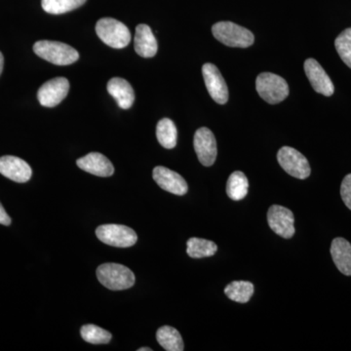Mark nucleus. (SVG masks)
I'll list each match as a JSON object with an SVG mask.
<instances>
[{"mask_svg": "<svg viewBox=\"0 0 351 351\" xmlns=\"http://www.w3.org/2000/svg\"><path fill=\"white\" fill-rule=\"evenodd\" d=\"M34 51L41 59L57 66H68L80 59L75 48L59 41L39 40L34 43Z\"/></svg>", "mask_w": 351, "mask_h": 351, "instance_id": "obj_1", "label": "nucleus"}, {"mask_svg": "<svg viewBox=\"0 0 351 351\" xmlns=\"http://www.w3.org/2000/svg\"><path fill=\"white\" fill-rule=\"evenodd\" d=\"M97 277L101 285L112 291L126 290L135 284V276L132 270L119 263L101 265L97 269Z\"/></svg>", "mask_w": 351, "mask_h": 351, "instance_id": "obj_2", "label": "nucleus"}, {"mask_svg": "<svg viewBox=\"0 0 351 351\" xmlns=\"http://www.w3.org/2000/svg\"><path fill=\"white\" fill-rule=\"evenodd\" d=\"M215 38L230 47L247 48L253 45L255 38L249 29L232 22H219L212 27Z\"/></svg>", "mask_w": 351, "mask_h": 351, "instance_id": "obj_3", "label": "nucleus"}, {"mask_svg": "<svg viewBox=\"0 0 351 351\" xmlns=\"http://www.w3.org/2000/svg\"><path fill=\"white\" fill-rule=\"evenodd\" d=\"M96 32L104 43L114 49L126 47L131 41V32L128 27L112 18L99 20L96 25Z\"/></svg>", "mask_w": 351, "mask_h": 351, "instance_id": "obj_4", "label": "nucleus"}, {"mask_svg": "<svg viewBox=\"0 0 351 351\" xmlns=\"http://www.w3.org/2000/svg\"><path fill=\"white\" fill-rule=\"evenodd\" d=\"M256 89L263 100L271 105L281 103L289 96V85L281 76L263 73L256 80Z\"/></svg>", "mask_w": 351, "mask_h": 351, "instance_id": "obj_5", "label": "nucleus"}, {"mask_svg": "<svg viewBox=\"0 0 351 351\" xmlns=\"http://www.w3.org/2000/svg\"><path fill=\"white\" fill-rule=\"evenodd\" d=\"M96 235L103 243L117 248H128L138 241L137 233L132 228L114 223L99 226L96 230Z\"/></svg>", "mask_w": 351, "mask_h": 351, "instance_id": "obj_6", "label": "nucleus"}, {"mask_svg": "<svg viewBox=\"0 0 351 351\" xmlns=\"http://www.w3.org/2000/svg\"><path fill=\"white\" fill-rule=\"evenodd\" d=\"M277 160L285 172L292 177L304 180L311 176V169L308 161L301 152L293 147H281L277 154Z\"/></svg>", "mask_w": 351, "mask_h": 351, "instance_id": "obj_7", "label": "nucleus"}, {"mask_svg": "<svg viewBox=\"0 0 351 351\" xmlns=\"http://www.w3.org/2000/svg\"><path fill=\"white\" fill-rule=\"evenodd\" d=\"M267 223L269 228L279 237L285 239L294 237V214L288 208L280 205H272L267 212Z\"/></svg>", "mask_w": 351, "mask_h": 351, "instance_id": "obj_8", "label": "nucleus"}, {"mask_svg": "<svg viewBox=\"0 0 351 351\" xmlns=\"http://www.w3.org/2000/svg\"><path fill=\"white\" fill-rule=\"evenodd\" d=\"M193 147H195L196 154L198 159L203 166L213 165L216 161L217 149L216 138H215L213 132L206 127L198 129L195 132V138H193Z\"/></svg>", "mask_w": 351, "mask_h": 351, "instance_id": "obj_9", "label": "nucleus"}, {"mask_svg": "<svg viewBox=\"0 0 351 351\" xmlns=\"http://www.w3.org/2000/svg\"><path fill=\"white\" fill-rule=\"evenodd\" d=\"M69 82L66 77H56L39 88L38 99L41 106L54 108L68 96Z\"/></svg>", "mask_w": 351, "mask_h": 351, "instance_id": "obj_10", "label": "nucleus"}, {"mask_svg": "<svg viewBox=\"0 0 351 351\" xmlns=\"http://www.w3.org/2000/svg\"><path fill=\"white\" fill-rule=\"evenodd\" d=\"M202 75L210 96L219 105H225L228 101V85L219 69L213 64H203Z\"/></svg>", "mask_w": 351, "mask_h": 351, "instance_id": "obj_11", "label": "nucleus"}, {"mask_svg": "<svg viewBox=\"0 0 351 351\" xmlns=\"http://www.w3.org/2000/svg\"><path fill=\"white\" fill-rule=\"evenodd\" d=\"M152 177L156 184L168 193L176 195H184L188 193L189 186L186 180L168 168L157 166L152 172Z\"/></svg>", "mask_w": 351, "mask_h": 351, "instance_id": "obj_12", "label": "nucleus"}, {"mask_svg": "<svg viewBox=\"0 0 351 351\" xmlns=\"http://www.w3.org/2000/svg\"><path fill=\"white\" fill-rule=\"evenodd\" d=\"M304 71H306L307 78H308L314 91L326 97L332 96L334 94L335 86L331 78L316 60L307 59L304 62Z\"/></svg>", "mask_w": 351, "mask_h": 351, "instance_id": "obj_13", "label": "nucleus"}, {"mask_svg": "<svg viewBox=\"0 0 351 351\" xmlns=\"http://www.w3.org/2000/svg\"><path fill=\"white\" fill-rule=\"evenodd\" d=\"M0 174L16 182H27L31 180V166L19 157L6 156L0 157Z\"/></svg>", "mask_w": 351, "mask_h": 351, "instance_id": "obj_14", "label": "nucleus"}, {"mask_svg": "<svg viewBox=\"0 0 351 351\" xmlns=\"http://www.w3.org/2000/svg\"><path fill=\"white\" fill-rule=\"evenodd\" d=\"M76 164L80 169L98 177H110L114 173V167L110 160L99 152H90L77 159Z\"/></svg>", "mask_w": 351, "mask_h": 351, "instance_id": "obj_15", "label": "nucleus"}, {"mask_svg": "<svg viewBox=\"0 0 351 351\" xmlns=\"http://www.w3.org/2000/svg\"><path fill=\"white\" fill-rule=\"evenodd\" d=\"M134 45L138 56L152 58L156 56L158 46L154 32L147 25L141 24L136 27Z\"/></svg>", "mask_w": 351, "mask_h": 351, "instance_id": "obj_16", "label": "nucleus"}, {"mask_svg": "<svg viewBox=\"0 0 351 351\" xmlns=\"http://www.w3.org/2000/svg\"><path fill=\"white\" fill-rule=\"evenodd\" d=\"M108 92L115 99L120 108L128 110L133 106L135 93L130 83L123 78H112L108 83Z\"/></svg>", "mask_w": 351, "mask_h": 351, "instance_id": "obj_17", "label": "nucleus"}, {"mask_svg": "<svg viewBox=\"0 0 351 351\" xmlns=\"http://www.w3.org/2000/svg\"><path fill=\"white\" fill-rule=\"evenodd\" d=\"M331 255L335 265L341 274L351 276V244L343 237L332 241Z\"/></svg>", "mask_w": 351, "mask_h": 351, "instance_id": "obj_18", "label": "nucleus"}, {"mask_svg": "<svg viewBox=\"0 0 351 351\" xmlns=\"http://www.w3.org/2000/svg\"><path fill=\"white\" fill-rule=\"evenodd\" d=\"M249 182L244 173L235 171L228 178L226 182V195L230 199L239 201L248 195Z\"/></svg>", "mask_w": 351, "mask_h": 351, "instance_id": "obj_19", "label": "nucleus"}, {"mask_svg": "<svg viewBox=\"0 0 351 351\" xmlns=\"http://www.w3.org/2000/svg\"><path fill=\"white\" fill-rule=\"evenodd\" d=\"M156 339L159 345L167 351H182L184 350L181 334L175 328L163 326L156 332Z\"/></svg>", "mask_w": 351, "mask_h": 351, "instance_id": "obj_20", "label": "nucleus"}, {"mask_svg": "<svg viewBox=\"0 0 351 351\" xmlns=\"http://www.w3.org/2000/svg\"><path fill=\"white\" fill-rule=\"evenodd\" d=\"M218 251V246L210 240L191 237L186 242V253L191 258L212 257Z\"/></svg>", "mask_w": 351, "mask_h": 351, "instance_id": "obj_21", "label": "nucleus"}, {"mask_svg": "<svg viewBox=\"0 0 351 351\" xmlns=\"http://www.w3.org/2000/svg\"><path fill=\"white\" fill-rule=\"evenodd\" d=\"M156 137L159 144L167 149H174L177 145L178 131L174 122L169 119H163L157 123Z\"/></svg>", "mask_w": 351, "mask_h": 351, "instance_id": "obj_22", "label": "nucleus"}, {"mask_svg": "<svg viewBox=\"0 0 351 351\" xmlns=\"http://www.w3.org/2000/svg\"><path fill=\"white\" fill-rule=\"evenodd\" d=\"M225 294L232 301L246 304L254 294V285L248 281H233L225 288Z\"/></svg>", "mask_w": 351, "mask_h": 351, "instance_id": "obj_23", "label": "nucleus"}, {"mask_svg": "<svg viewBox=\"0 0 351 351\" xmlns=\"http://www.w3.org/2000/svg\"><path fill=\"white\" fill-rule=\"evenodd\" d=\"M85 2L86 0H41V6L45 12L60 15L80 8Z\"/></svg>", "mask_w": 351, "mask_h": 351, "instance_id": "obj_24", "label": "nucleus"}, {"mask_svg": "<svg viewBox=\"0 0 351 351\" xmlns=\"http://www.w3.org/2000/svg\"><path fill=\"white\" fill-rule=\"evenodd\" d=\"M82 339L92 345H106L112 339V334L107 330L93 324L84 325L80 329Z\"/></svg>", "mask_w": 351, "mask_h": 351, "instance_id": "obj_25", "label": "nucleus"}, {"mask_svg": "<svg viewBox=\"0 0 351 351\" xmlns=\"http://www.w3.org/2000/svg\"><path fill=\"white\" fill-rule=\"evenodd\" d=\"M335 46L343 63L351 69V27L339 34L335 40Z\"/></svg>", "mask_w": 351, "mask_h": 351, "instance_id": "obj_26", "label": "nucleus"}, {"mask_svg": "<svg viewBox=\"0 0 351 351\" xmlns=\"http://www.w3.org/2000/svg\"><path fill=\"white\" fill-rule=\"evenodd\" d=\"M341 196L346 206L351 210V174L346 175L341 182Z\"/></svg>", "mask_w": 351, "mask_h": 351, "instance_id": "obj_27", "label": "nucleus"}, {"mask_svg": "<svg viewBox=\"0 0 351 351\" xmlns=\"http://www.w3.org/2000/svg\"><path fill=\"white\" fill-rule=\"evenodd\" d=\"M0 225H11V218L8 216V214L6 213L5 209L2 206L1 203H0Z\"/></svg>", "mask_w": 351, "mask_h": 351, "instance_id": "obj_28", "label": "nucleus"}, {"mask_svg": "<svg viewBox=\"0 0 351 351\" xmlns=\"http://www.w3.org/2000/svg\"><path fill=\"white\" fill-rule=\"evenodd\" d=\"M3 64H4L3 55H2V53L0 52V75H1L2 69H3Z\"/></svg>", "mask_w": 351, "mask_h": 351, "instance_id": "obj_29", "label": "nucleus"}, {"mask_svg": "<svg viewBox=\"0 0 351 351\" xmlns=\"http://www.w3.org/2000/svg\"><path fill=\"white\" fill-rule=\"evenodd\" d=\"M152 348H138V351H152Z\"/></svg>", "mask_w": 351, "mask_h": 351, "instance_id": "obj_30", "label": "nucleus"}]
</instances>
